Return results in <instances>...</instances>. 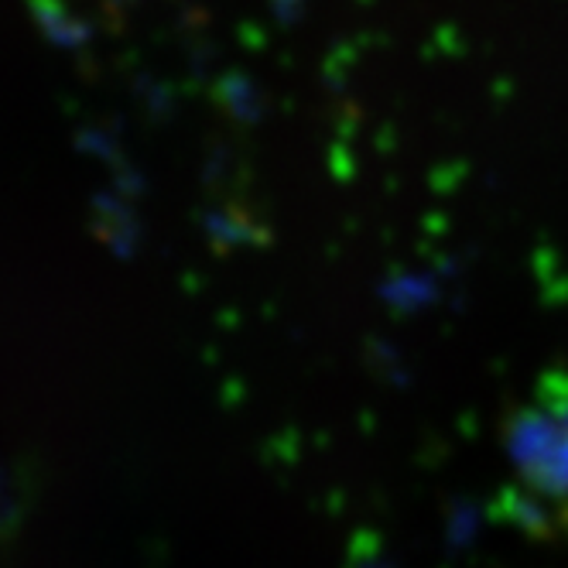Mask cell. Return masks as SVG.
<instances>
[{
  "label": "cell",
  "instance_id": "cell-1",
  "mask_svg": "<svg viewBox=\"0 0 568 568\" xmlns=\"http://www.w3.org/2000/svg\"><path fill=\"white\" fill-rule=\"evenodd\" d=\"M510 459L527 490L545 500H568V384L541 387L510 432Z\"/></svg>",
  "mask_w": 568,
  "mask_h": 568
}]
</instances>
